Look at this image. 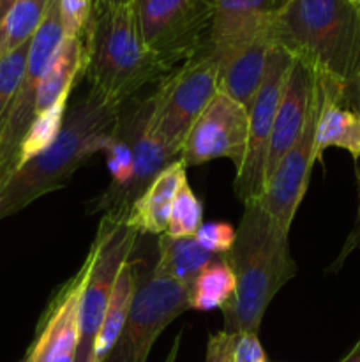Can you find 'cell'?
<instances>
[{"label":"cell","instance_id":"cell-33","mask_svg":"<svg viewBox=\"0 0 360 362\" xmlns=\"http://www.w3.org/2000/svg\"><path fill=\"white\" fill-rule=\"evenodd\" d=\"M134 0H95V6H108V7H120L131 6Z\"/></svg>","mask_w":360,"mask_h":362},{"label":"cell","instance_id":"cell-32","mask_svg":"<svg viewBox=\"0 0 360 362\" xmlns=\"http://www.w3.org/2000/svg\"><path fill=\"white\" fill-rule=\"evenodd\" d=\"M180 343H182V332H179V334L173 338L172 349H169L164 362H176V357H179V352H180Z\"/></svg>","mask_w":360,"mask_h":362},{"label":"cell","instance_id":"cell-21","mask_svg":"<svg viewBox=\"0 0 360 362\" xmlns=\"http://www.w3.org/2000/svg\"><path fill=\"white\" fill-rule=\"evenodd\" d=\"M236 279L226 255H215L214 260L198 274L191 285V310H222L235 296Z\"/></svg>","mask_w":360,"mask_h":362},{"label":"cell","instance_id":"cell-8","mask_svg":"<svg viewBox=\"0 0 360 362\" xmlns=\"http://www.w3.org/2000/svg\"><path fill=\"white\" fill-rule=\"evenodd\" d=\"M217 92L219 59L207 45L180 69L166 74L152 94L155 131L179 158L191 126Z\"/></svg>","mask_w":360,"mask_h":362},{"label":"cell","instance_id":"cell-7","mask_svg":"<svg viewBox=\"0 0 360 362\" xmlns=\"http://www.w3.org/2000/svg\"><path fill=\"white\" fill-rule=\"evenodd\" d=\"M133 7L145 46L173 69L208 45L217 0H134Z\"/></svg>","mask_w":360,"mask_h":362},{"label":"cell","instance_id":"cell-9","mask_svg":"<svg viewBox=\"0 0 360 362\" xmlns=\"http://www.w3.org/2000/svg\"><path fill=\"white\" fill-rule=\"evenodd\" d=\"M64 39H66V34H64L62 16H60V4L59 0H52L41 25L30 39L23 80L11 105L2 134H0V189L16 172L18 151L32 120L35 119L39 85Z\"/></svg>","mask_w":360,"mask_h":362},{"label":"cell","instance_id":"cell-3","mask_svg":"<svg viewBox=\"0 0 360 362\" xmlns=\"http://www.w3.org/2000/svg\"><path fill=\"white\" fill-rule=\"evenodd\" d=\"M268 35L320 76L352 85L360 74V6L349 0H289Z\"/></svg>","mask_w":360,"mask_h":362},{"label":"cell","instance_id":"cell-20","mask_svg":"<svg viewBox=\"0 0 360 362\" xmlns=\"http://www.w3.org/2000/svg\"><path fill=\"white\" fill-rule=\"evenodd\" d=\"M134 288H136V260L129 258L120 269L116 276L115 286H113L112 299H109L108 310H106L104 320H102L101 331L94 345V359L95 362H102L113 345L119 339L126 318L129 315L131 304H133Z\"/></svg>","mask_w":360,"mask_h":362},{"label":"cell","instance_id":"cell-5","mask_svg":"<svg viewBox=\"0 0 360 362\" xmlns=\"http://www.w3.org/2000/svg\"><path fill=\"white\" fill-rule=\"evenodd\" d=\"M141 233L127 223V216H102L88 251L90 271L80 303V336L74 362H95L94 345L101 331L113 286L120 269L136 253Z\"/></svg>","mask_w":360,"mask_h":362},{"label":"cell","instance_id":"cell-24","mask_svg":"<svg viewBox=\"0 0 360 362\" xmlns=\"http://www.w3.org/2000/svg\"><path fill=\"white\" fill-rule=\"evenodd\" d=\"M201 225H203V205L200 198L193 193L189 182H186L173 200L168 228L164 233L175 239L194 237Z\"/></svg>","mask_w":360,"mask_h":362},{"label":"cell","instance_id":"cell-19","mask_svg":"<svg viewBox=\"0 0 360 362\" xmlns=\"http://www.w3.org/2000/svg\"><path fill=\"white\" fill-rule=\"evenodd\" d=\"M214 258L215 255L205 250L196 237L175 239L162 233L157 239V260L154 271L172 281L191 286Z\"/></svg>","mask_w":360,"mask_h":362},{"label":"cell","instance_id":"cell-15","mask_svg":"<svg viewBox=\"0 0 360 362\" xmlns=\"http://www.w3.org/2000/svg\"><path fill=\"white\" fill-rule=\"evenodd\" d=\"M274 0H217L208 46L217 59L267 34L274 18Z\"/></svg>","mask_w":360,"mask_h":362},{"label":"cell","instance_id":"cell-31","mask_svg":"<svg viewBox=\"0 0 360 362\" xmlns=\"http://www.w3.org/2000/svg\"><path fill=\"white\" fill-rule=\"evenodd\" d=\"M348 99H349V105L356 110V113L360 115V74L355 78L352 85H348ZM359 168H360V163H359Z\"/></svg>","mask_w":360,"mask_h":362},{"label":"cell","instance_id":"cell-36","mask_svg":"<svg viewBox=\"0 0 360 362\" xmlns=\"http://www.w3.org/2000/svg\"><path fill=\"white\" fill-rule=\"evenodd\" d=\"M274 2H275V7L279 9V7H282L286 2H289V0H274Z\"/></svg>","mask_w":360,"mask_h":362},{"label":"cell","instance_id":"cell-30","mask_svg":"<svg viewBox=\"0 0 360 362\" xmlns=\"http://www.w3.org/2000/svg\"><path fill=\"white\" fill-rule=\"evenodd\" d=\"M356 175H359V184H360V168H356ZM355 247H360V204H359V216H356L355 230H353L352 235L348 237V243H346L344 250H342L341 258H339V264H341V262L348 257L349 251L355 250Z\"/></svg>","mask_w":360,"mask_h":362},{"label":"cell","instance_id":"cell-16","mask_svg":"<svg viewBox=\"0 0 360 362\" xmlns=\"http://www.w3.org/2000/svg\"><path fill=\"white\" fill-rule=\"evenodd\" d=\"M316 74V73H314ZM321 85V110L314 134V156L320 161L328 147L344 148L360 163V115L349 105L348 85L316 74Z\"/></svg>","mask_w":360,"mask_h":362},{"label":"cell","instance_id":"cell-25","mask_svg":"<svg viewBox=\"0 0 360 362\" xmlns=\"http://www.w3.org/2000/svg\"><path fill=\"white\" fill-rule=\"evenodd\" d=\"M28 45H30V41L21 45L20 48L13 49L7 55L0 57V134H2L4 124L9 115L11 105L16 98L21 80H23Z\"/></svg>","mask_w":360,"mask_h":362},{"label":"cell","instance_id":"cell-35","mask_svg":"<svg viewBox=\"0 0 360 362\" xmlns=\"http://www.w3.org/2000/svg\"><path fill=\"white\" fill-rule=\"evenodd\" d=\"M16 2L18 0H0V21H2V18L7 14V11H9Z\"/></svg>","mask_w":360,"mask_h":362},{"label":"cell","instance_id":"cell-1","mask_svg":"<svg viewBox=\"0 0 360 362\" xmlns=\"http://www.w3.org/2000/svg\"><path fill=\"white\" fill-rule=\"evenodd\" d=\"M122 106L90 88L67 108L62 131L52 147L25 163L0 189V219L64 187L92 156L104 152L115 134Z\"/></svg>","mask_w":360,"mask_h":362},{"label":"cell","instance_id":"cell-23","mask_svg":"<svg viewBox=\"0 0 360 362\" xmlns=\"http://www.w3.org/2000/svg\"><path fill=\"white\" fill-rule=\"evenodd\" d=\"M52 0H18L0 21V57L28 42Z\"/></svg>","mask_w":360,"mask_h":362},{"label":"cell","instance_id":"cell-29","mask_svg":"<svg viewBox=\"0 0 360 362\" xmlns=\"http://www.w3.org/2000/svg\"><path fill=\"white\" fill-rule=\"evenodd\" d=\"M235 334L229 332H215L208 338L207 357L205 362H235Z\"/></svg>","mask_w":360,"mask_h":362},{"label":"cell","instance_id":"cell-18","mask_svg":"<svg viewBox=\"0 0 360 362\" xmlns=\"http://www.w3.org/2000/svg\"><path fill=\"white\" fill-rule=\"evenodd\" d=\"M187 166L176 159L166 166L131 207L127 223L141 235H162L168 228L169 212L180 187L187 182Z\"/></svg>","mask_w":360,"mask_h":362},{"label":"cell","instance_id":"cell-4","mask_svg":"<svg viewBox=\"0 0 360 362\" xmlns=\"http://www.w3.org/2000/svg\"><path fill=\"white\" fill-rule=\"evenodd\" d=\"M85 76L90 88L127 103L155 80L172 73L145 46L131 6H95L83 34Z\"/></svg>","mask_w":360,"mask_h":362},{"label":"cell","instance_id":"cell-28","mask_svg":"<svg viewBox=\"0 0 360 362\" xmlns=\"http://www.w3.org/2000/svg\"><path fill=\"white\" fill-rule=\"evenodd\" d=\"M235 362H267V354L261 346L258 334L242 332L235 334Z\"/></svg>","mask_w":360,"mask_h":362},{"label":"cell","instance_id":"cell-17","mask_svg":"<svg viewBox=\"0 0 360 362\" xmlns=\"http://www.w3.org/2000/svg\"><path fill=\"white\" fill-rule=\"evenodd\" d=\"M270 48L272 39L267 32L219 59V92L242 105L247 112L260 90Z\"/></svg>","mask_w":360,"mask_h":362},{"label":"cell","instance_id":"cell-6","mask_svg":"<svg viewBox=\"0 0 360 362\" xmlns=\"http://www.w3.org/2000/svg\"><path fill=\"white\" fill-rule=\"evenodd\" d=\"M191 286L159 276L154 265L140 269L136 288L119 339L102 362H147L152 346L175 318L191 310Z\"/></svg>","mask_w":360,"mask_h":362},{"label":"cell","instance_id":"cell-11","mask_svg":"<svg viewBox=\"0 0 360 362\" xmlns=\"http://www.w3.org/2000/svg\"><path fill=\"white\" fill-rule=\"evenodd\" d=\"M249 136V113L222 92L214 95L201 115L194 120L180 148L186 166H200L214 159H229L242 166Z\"/></svg>","mask_w":360,"mask_h":362},{"label":"cell","instance_id":"cell-12","mask_svg":"<svg viewBox=\"0 0 360 362\" xmlns=\"http://www.w3.org/2000/svg\"><path fill=\"white\" fill-rule=\"evenodd\" d=\"M120 126L129 134L133 147V179L126 189L119 194L115 204L104 212L109 216H129L134 202L141 197L148 184L162 172L168 165L179 159V154L172 151L154 126V98L140 101L124 103L119 119Z\"/></svg>","mask_w":360,"mask_h":362},{"label":"cell","instance_id":"cell-34","mask_svg":"<svg viewBox=\"0 0 360 362\" xmlns=\"http://www.w3.org/2000/svg\"><path fill=\"white\" fill-rule=\"evenodd\" d=\"M341 362H360V338H359V341L355 343V346L349 350L348 356H346Z\"/></svg>","mask_w":360,"mask_h":362},{"label":"cell","instance_id":"cell-37","mask_svg":"<svg viewBox=\"0 0 360 362\" xmlns=\"http://www.w3.org/2000/svg\"><path fill=\"white\" fill-rule=\"evenodd\" d=\"M349 2H352V4H359V6H360V0H349Z\"/></svg>","mask_w":360,"mask_h":362},{"label":"cell","instance_id":"cell-10","mask_svg":"<svg viewBox=\"0 0 360 362\" xmlns=\"http://www.w3.org/2000/svg\"><path fill=\"white\" fill-rule=\"evenodd\" d=\"M292 53L272 41L260 90L249 108V136L242 166L235 173V194L242 204L261 200L267 189V156L272 127L286 80L292 71Z\"/></svg>","mask_w":360,"mask_h":362},{"label":"cell","instance_id":"cell-22","mask_svg":"<svg viewBox=\"0 0 360 362\" xmlns=\"http://www.w3.org/2000/svg\"><path fill=\"white\" fill-rule=\"evenodd\" d=\"M71 92H73V88L64 90L60 94V98L52 106L42 110L32 120L30 127H28L27 134H25L23 141L20 145V151H18L16 170H20L25 163L37 158L46 148L52 147V144L56 140L60 131H62L64 120H66L67 115V103H69Z\"/></svg>","mask_w":360,"mask_h":362},{"label":"cell","instance_id":"cell-14","mask_svg":"<svg viewBox=\"0 0 360 362\" xmlns=\"http://www.w3.org/2000/svg\"><path fill=\"white\" fill-rule=\"evenodd\" d=\"M316 88V74L306 64L295 60L286 80L274 127L270 134L267 156V184L281 165L282 158L296 144L307 120L311 101Z\"/></svg>","mask_w":360,"mask_h":362},{"label":"cell","instance_id":"cell-26","mask_svg":"<svg viewBox=\"0 0 360 362\" xmlns=\"http://www.w3.org/2000/svg\"><path fill=\"white\" fill-rule=\"evenodd\" d=\"M236 228L228 221H208L200 226L196 240L212 255H228L235 244Z\"/></svg>","mask_w":360,"mask_h":362},{"label":"cell","instance_id":"cell-2","mask_svg":"<svg viewBox=\"0 0 360 362\" xmlns=\"http://www.w3.org/2000/svg\"><path fill=\"white\" fill-rule=\"evenodd\" d=\"M236 279L235 296L222 308L229 334H258L265 313L279 290L295 278L289 233L279 228L261 200L244 204L235 244L226 255Z\"/></svg>","mask_w":360,"mask_h":362},{"label":"cell","instance_id":"cell-13","mask_svg":"<svg viewBox=\"0 0 360 362\" xmlns=\"http://www.w3.org/2000/svg\"><path fill=\"white\" fill-rule=\"evenodd\" d=\"M321 85L316 76V88H314L313 101H311L307 120L304 124L302 134L296 144L289 148L288 154L282 158L272 179L268 180L261 205L268 212L272 219L279 225V228L289 233L292 223L299 211L300 202L304 200L313 166L316 163L314 156V134H316L318 115L321 110Z\"/></svg>","mask_w":360,"mask_h":362},{"label":"cell","instance_id":"cell-27","mask_svg":"<svg viewBox=\"0 0 360 362\" xmlns=\"http://www.w3.org/2000/svg\"><path fill=\"white\" fill-rule=\"evenodd\" d=\"M66 37H80L90 21L94 2L92 0H59Z\"/></svg>","mask_w":360,"mask_h":362}]
</instances>
